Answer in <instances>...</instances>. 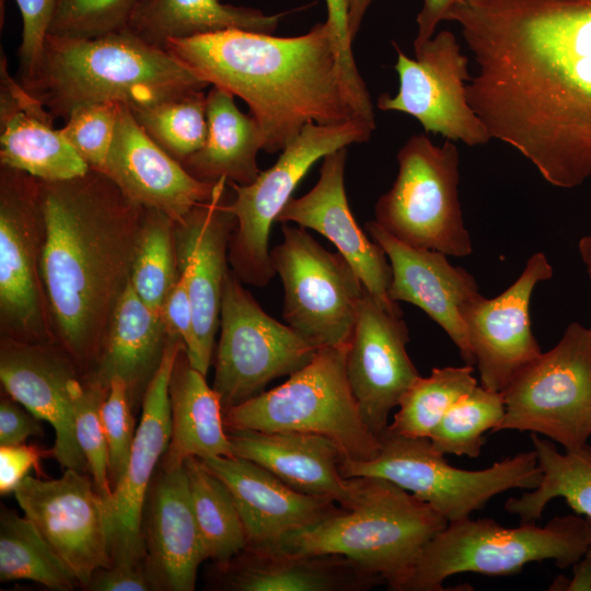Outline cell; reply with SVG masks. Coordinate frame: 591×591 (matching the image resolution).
<instances>
[{"label": "cell", "instance_id": "obj_41", "mask_svg": "<svg viewBox=\"0 0 591 591\" xmlns=\"http://www.w3.org/2000/svg\"><path fill=\"white\" fill-rule=\"evenodd\" d=\"M74 430L78 444L86 460L93 483L108 502L113 489L108 478V451L101 408L108 389L74 378L69 382Z\"/></svg>", "mask_w": 591, "mask_h": 591}, {"label": "cell", "instance_id": "obj_42", "mask_svg": "<svg viewBox=\"0 0 591 591\" xmlns=\"http://www.w3.org/2000/svg\"><path fill=\"white\" fill-rule=\"evenodd\" d=\"M140 0H59L48 34L93 38L128 30Z\"/></svg>", "mask_w": 591, "mask_h": 591}, {"label": "cell", "instance_id": "obj_32", "mask_svg": "<svg viewBox=\"0 0 591 591\" xmlns=\"http://www.w3.org/2000/svg\"><path fill=\"white\" fill-rule=\"evenodd\" d=\"M233 97L216 86L207 93L205 144L182 163L199 181L225 178L228 183L248 185L260 173L256 160L263 150L260 129L251 114L239 109Z\"/></svg>", "mask_w": 591, "mask_h": 591}, {"label": "cell", "instance_id": "obj_53", "mask_svg": "<svg viewBox=\"0 0 591 591\" xmlns=\"http://www.w3.org/2000/svg\"><path fill=\"white\" fill-rule=\"evenodd\" d=\"M373 0H348V22L352 40L355 39L362 19Z\"/></svg>", "mask_w": 591, "mask_h": 591}, {"label": "cell", "instance_id": "obj_43", "mask_svg": "<svg viewBox=\"0 0 591 591\" xmlns=\"http://www.w3.org/2000/svg\"><path fill=\"white\" fill-rule=\"evenodd\" d=\"M121 103L100 102L76 108L60 132L90 169L104 173Z\"/></svg>", "mask_w": 591, "mask_h": 591}, {"label": "cell", "instance_id": "obj_3", "mask_svg": "<svg viewBox=\"0 0 591 591\" xmlns=\"http://www.w3.org/2000/svg\"><path fill=\"white\" fill-rule=\"evenodd\" d=\"M164 48L209 85L247 104L268 153L285 149L308 124L362 120L326 22L293 37L229 30L171 39Z\"/></svg>", "mask_w": 591, "mask_h": 591}, {"label": "cell", "instance_id": "obj_45", "mask_svg": "<svg viewBox=\"0 0 591 591\" xmlns=\"http://www.w3.org/2000/svg\"><path fill=\"white\" fill-rule=\"evenodd\" d=\"M327 20L338 55L339 69L359 117L374 120L373 106L354 59L348 22V0H326Z\"/></svg>", "mask_w": 591, "mask_h": 591}, {"label": "cell", "instance_id": "obj_5", "mask_svg": "<svg viewBox=\"0 0 591 591\" xmlns=\"http://www.w3.org/2000/svg\"><path fill=\"white\" fill-rule=\"evenodd\" d=\"M360 497L351 508L289 536L279 549L345 556L380 576L391 591L415 566L448 520L394 483L358 477Z\"/></svg>", "mask_w": 591, "mask_h": 591}, {"label": "cell", "instance_id": "obj_25", "mask_svg": "<svg viewBox=\"0 0 591 591\" xmlns=\"http://www.w3.org/2000/svg\"><path fill=\"white\" fill-rule=\"evenodd\" d=\"M201 461L230 489L244 523L246 548L279 549L289 536L341 508L329 498L297 491L247 459L213 456Z\"/></svg>", "mask_w": 591, "mask_h": 591}, {"label": "cell", "instance_id": "obj_33", "mask_svg": "<svg viewBox=\"0 0 591 591\" xmlns=\"http://www.w3.org/2000/svg\"><path fill=\"white\" fill-rule=\"evenodd\" d=\"M285 13L224 4L219 0H140L128 30L141 39L164 47L171 39L229 30L273 34Z\"/></svg>", "mask_w": 591, "mask_h": 591}, {"label": "cell", "instance_id": "obj_44", "mask_svg": "<svg viewBox=\"0 0 591 591\" xmlns=\"http://www.w3.org/2000/svg\"><path fill=\"white\" fill-rule=\"evenodd\" d=\"M126 383L114 378L102 404L101 415L108 451V478L112 489L123 477L135 439V420Z\"/></svg>", "mask_w": 591, "mask_h": 591}, {"label": "cell", "instance_id": "obj_52", "mask_svg": "<svg viewBox=\"0 0 591 591\" xmlns=\"http://www.w3.org/2000/svg\"><path fill=\"white\" fill-rule=\"evenodd\" d=\"M572 578L567 591H591V559L584 555L572 565Z\"/></svg>", "mask_w": 591, "mask_h": 591}, {"label": "cell", "instance_id": "obj_27", "mask_svg": "<svg viewBox=\"0 0 591 591\" xmlns=\"http://www.w3.org/2000/svg\"><path fill=\"white\" fill-rule=\"evenodd\" d=\"M234 456L265 467L302 494L325 497L351 508L360 497L358 477L340 473L344 455L329 438L297 431H228Z\"/></svg>", "mask_w": 591, "mask_h": 591}, {"label": "cell", "instance_id": "obj_15", "mask_svg": "<svg viewBox=\"0 0 591 591\" xmlns=\"http://www.w3.org/2000/svg\"><path fill=\"white\" fill-rule=\"evenodd\" d=\"M394 46L398 90L393 96L381 94L378 107L408 114L426 132L439 134L447 140L468 147L486 144L491 138L467 101L468 58L461 53L454 34L439 32L415 49V59Z\"/></svg>", "mask_w": 591, "mask_h": 591}, {"label": "cell", "instance_id": "obj_30", "mask_svg": "<svg viewBox=\"0 0 591 591\" xmlns=\"http://www.w3.org/2000/svg\"><path fill=\"white\" fill-rule=\"evenodd\" d=\"M171 337L161 313L147 305L128 282L114 310L101 355L85 380L108 389L112 379L120 378L134 403L143 396Z\"/></svg>", "mask_w": 591, "mask_h": 591}, {"label": "cell", "instance_id": "obj_35", "mask_svg": "<svg viewBox=\"0 0 591 591\" xmlns=\"http://www.w3.org/2000/svg\"><path fill=\"white\" fill-rule=\"evenodd\" d=\"M207 559L224 564L247 547L243 520L228 486L195 456L184 462Z\"/></svg>", "mask_w": 591, "mask_h": 591}, {"label": "cell", "instance_id": "obj_16", "mask_svg": "<svg viewBox=\"0 0 591 591\" xmlns=\"http://www.w3.org/2000/svg\"><path fill=\"white\" fill-rule=\"evenodd\" d=\"M14 496L80 586L112 565L107 501L84 472L66 468L46 479L27 475Z\"/></svg>", "mask_w": 591, "mask_h": 591}, {"label": "cell", "instance_id": "obj_2", "mask_svg": "<svg viewBox=\"0 0 591 591\" xmlns=\"http://www.w3.org/2000/svg\"><path fill=\"white\" fill-rule=\"evenodd\" d=\"M42 277L58 345L86 374L126 289L144 208L104 173L42 181Z\"/></svg>", "mask_w": 591, "mask_h": 591}, {"label": "cell", "instance_id": "obj_40", "mask_svg": "<svg viewBox=\"0 0 591 591\" xmlns=\"http://www.w3.org/2000/svg\"><path fill=\"white\" fill-rule=\"evenodd\" d=\"M503 416L502 392L477 384L448 410L429 439L443 455L475 459L482 453L484 433L488 430L493 432Z\"/></svg>", "mask_w": 591, "mask_h": 591}, {"label": "cell", "instance_id": "obj_1", "mask_svg": "<svg viewBox=\"0 0 591 591\" xmlns=\"http://www.w3.org/2000/svg\"><path fill=\"white\" fill-rule=\"evenodd\" d=\"M475 62L467 101L490 138L526 158L551 185L591 176V0H463Z\"/></svg>", "mask_w": 591, "mask_h": 591}, {"label": "cell", "instance_id": "obj_20", "mask_svg": "<svg viewBox=\"0 0 591 591\" xmlns=\"http://www.w3.org/2000/svg\"><path fill=\"white\" fill-rule=\"evenodd\" d=\"M408 341L403 316L385 311L366 290L346 350V374L360 414L378 438L391 410L420 376L406 351Z\"/></svg>", "mask_w": 591, "mask_h": 591}, {"label": "cell", "instance_id": "obj_31", "mask_svg": "<svg viewBox=\"0 0 591 591\" xmlns=\"http://www.w3.org/2000/svg\"><path fill=\"white\" fill-rule=\"evenodd\" d=\"M169 394L171 438L161 467L181 466L192 456H234L220 396L190 364L185 346L175 358Z\"/></svg>", "mask_w": 591, "mask_h": 591}, {"label": "cell", "instance_id": "obj_24", "mask_svg": "<svg viewBox=\"0 0 591 591\" xmlns=\"http://www.w3.org/2000/svg\"><path fill=\"white\" fill-rule=\"evenodd\" d=\"M104 174L129 200L159 210L174 222L207 201L216 184L188 173L147 135L125 104L119 107Z\"/></svg>", "mask_w": 591, "mask_h": 591}, {"label": "cell", "instance_id": "obj_23", "mask_svg": "<svg viewBox=\"0 0 591 591\" xmlns=\"http://www.w3.org/2000/svg\"><path fill=\"white\" fill-rule=\"evenodd\" d=\"M366 227L389 258L391 300L421 309L448 334L464 362L475 366L461 313L465 303L480 294L475 278L464 268L452 265L441 252L405 244L375 221L368 222Z\"/></svg>", "mask_w": 591, "mask_h": 591}, {"label": "cell", "instance_id": "obj_4", "mask_svg": "<svg viewBox=\"0 0 591 591\" xmlns=\"http://www.w3.org/2000/svg\"><path fill=\"white\" fill-rule=\"evenodd\" d=\"M18 80L54 118L65 119L88 104L116 102L134 109L209 85L166 48L129 30L93 38L48 34L32 71Z\"/></svg>", "mask_w": 591, "mask_h": 591}, {"label": "cell", "instance_id": "obj_29", "mask_svg": "<svg viewBox=\"0 0 591 591\" xmlns=\"http://www.w3.org/2000/svg\"><path fill=\"white\" fill-rule=\"evenodd\" d=\"M54 117L0 61V165L23 171L44 182L84 175L89 165L73 150Z\"/></svg>", "mask_w": 591, "mask_h": 591}, {"label": "cell", "instance_id": "obj_56", "mask_svg": "<svg viewBox=\"0 0 591 591\" xmlns=\"http://www.w3.org/2000/svg\"><path fill=\"white\" fill-rule=\"evenodd\" d=\"M586 518V517H584ZM589 526V543L586 555L591 559V519L586 518Z\"/></svg>", "mask_w": 591, "mask_h": 591}, {"label": "cell", "instance_id": "obj_37", "mask_svg": "<svg viewBox=\"0 0 591 591\" xmlns=\"http://www.w3.org/2000/svg\"><path fill=\"white\" fill-rule=\"evenodd\" d=\"M476 385L474 366L433 368L404 394L385 430L429 439L448 410Z\"/></svg>", "mask_w": 591, "mask_h": 591}, {"label": "cell", "instance_id": "obj_8", "mask_svg": "<svg viewBox=\"0 0 591 591\" xmlns=\"http://www.w3.org/2000/svg\"><path fill=\"white\" fill-rule=\"evenodd\" d=\"M380 443L379 454L370 461L343 460L341 475L390 480L429 505L448 522L470 518L507 490L534 489L542 479L534 449L484 470L467 471L452 466L428 438L385 430Z\"/></svg>", "mask_w": 591, "mask_h": 591}, {"label": "cell", "instance_id": "obj_55", "mask_svg": "<svg viewBox=\"0 0 591 591\" xmlns=\"http://www.w3.org/2000/svg\"><path fill=\"white\" fill-rule=\"evenodd\" d=\"M568 583L569 579H567L565 576H558L548 589L553 591H567Z\"/></svg>", "mask_w": 591, "mask_h": 591}, {"label": "cell", "instance_id": "obj_49", "mask_svg": "<svg viewBox=\"0 0 591 591\" xmlns=\"http://www.w3.org/2000/svg\"><path fill=\"white\" fill-rule=\"evenodd\" d=\"M40 419L7 394L0 402V447L23 443L27 438L40 436Z\"/></svg>", "mask_w": 591, "mask_h": 591}, {"label": "cell", "instance_id": "obj_14", "mask_svg": "<svg viewBox=\"0 0 591 591\" xmlns=\"http://www.w3.org/2000/svg\"><path fill=\"white\" fill-rule=\"evenodd\" d=\"M241 282L229 270L222 292L212 387L223 410L259 395L273 380L305 367L318 350L289 325L268 315Z\"/></svg>", "mask_w": 591, "mask_h": 591}, {"label": "cell", "instance_id": "obj_19", "mask_svg": "<svg viewBox=\"0 0 591 591\" xmlns=\"http://www.w3.org/2000/svg\"><path fill=\"white\" fill-rule=\"evenodd\" d=\"M553 266L543 252L533 254L518 279L487 299L478 294L462 306L468 341L485 389L502 392L541 354L530 322L535 286L551 279Z\"/></svg>", "mask_w": 591, "mask_h": 591}, {"label": "cell", "instance_id": "obj_28", "mask_svg": "<svg viewBox=\"0 0 591 591\" xmlns=\"http://www.w3.org/2000/svg\"><path fill=\"white\" fill-rule=\"evenodd\" d=\"M215 569L216 586L231 591H364L385 584L380 576L335 554L245 548Z\"/></svg>", "mask_w": 591, "mask_h": 591}, {"label": "cell", "instance_id": "obj_39", "mask_svg": "<svg viewBox=\"0 0 591 591\" xmlns=\"http://www.w3.org/2000/svg\"><path fill=\"white\" fill-rule=\"evenodd\" d=\"M205 91L134 108L135 119L172 158L183 163L205 144L208 134Z\"/></svg>", "mask_w": 591, "mask_h": 591}, {"label": "cell", "instance_id": "obj_18", "mask_svg": "<svg viewBox=\"0 0 591 591\" xmlns=\"http://www.w3.org/2000/svg\"><path fill=\"white\" fill-rule=\"evenodd\" d=\"M225 178L216 182L211 197L175 222L178 273L190 299L198 347L196 369L207 375L218 328L229 245L236 220L229 209L232 199Z\"/></svg>", "mask_w": 591, "mask_h": 591}, {"label": "cell", "instance_id": "obj_46", "mask_svg": "<svg viewBox=\"0 0 591 591\" xmlns=\"http://www.w3.org/2000/svg\"><path fill=\"white\" fill-rule=\"evenodd\" d=\"M22 18V42L19 48V77L27 76L42 53L44 42L59 0H15ZM3 23V0H0V24Z\"/></svg>", "mask_w": 591, "mask_h": 591}, {"label": "cell", "instance_id": "obj_22", "mask_svg": "<svg viewBox=\"0 0 591 591\" xmlns=\"http://www.w3.org/2000/svg\"><path fill=\"white\" fill-rule=\"evenodd\" d=\"M346 159V148L324 157L317 183L303 196L292 197L276 221L294 222L327 237L380 305L403 316L398 303L389 297L392 279L389 258L383 248L360 229L350 211L345 190Z\"/></svg>", "mask_w": 591, "mask_h": 591}, {"label": "cell", "instance_id": "obj_48", "mask_svg": "<svg viewBox=\"0 0 591 591\" xmlns=\"http://www.w3.org/2000/svg\"><path fill=\"white\" fill-rule=\"evenodd\" d=\"M46 453L34 445L15 444L0 447V493H14L15 488L38 465Z\"/></svg>", "mask_w": 591, "mask_h": 591}, {"label": "cell", "instance_id": "obj_6", "mask_svg": "<svg viewBox=\"0 0 591 591\" xmlns=\"http://www.w3.org/2000/svg\"><path fill=\"white\" fill-rule=\"evenodd\" d=\"M588 543V522L580 514L515 528L470 517L449 522L427 543L398 591H443L444 580L456 573L511 576L534 561L554 560L565 569L586 555Z\"/></svg>", "mask_w": 591, "mask_h": 591}, {"label": "cell", "instance_id": "obj_50", "mask_svg": "<svg viewBox=\"0 0 591 591\" xmlns=\"http://www.w3.org/2000/svg\"><path fill=\"white\" fill-rule=\"evenodd\" d=\"M88 589L94 591H148L154 590L144 565L113 564L99 569Z\"/></svg>", "mask_w": 591, "mask_h": 591}, {"label": "cell", "instance_id": "obj_36", "mask_svg": "<svg viewBox=\"0 0 591 591\" xmlns=\"http://www.w3.org/2000/svg\"><path fill=\"white\" fill-rule=\"evenodd\" d=\"M0 580H31L55 591L79 584L35 524L11 509L0 517Z\"/></svg>", "mask_w": 591, "mask_h": 591}, {"label": "cell", "instance_id": "obj_51", "mask_svg": "<svg viewBox=\"0 0 591 591\" xmlns=\"http://www.w3.org/2000/svg\"><path fill=\"white\" fill-rule=\"evenodd\" d=\"M463 0H424L421 10L417 15V35L414 40V50L432 38L440 22L450 21L452 11Z\"/></svg>", "mask_w": 591, "mask_h": 591}, {"label": "cell", "instance_id": "obj_9", "mask_svg": "<svg viewBox=\"0 0 591 591\" xmlns=\"http://www.w3.org/2000/svg\"><path fill=\"white\" fill-rule=\"evenodd\" d=\"M398 172L374 206L375 222L401 242L447 256L472 254L459 200V151L414 135L397 153Z\"/></svg>", "mask_w": 591, "mask_h": 591}, {"label": "cell", "instance_id": "obj_54", "mask_svg": "<svg viewBox=\"0 0 591 591\" xmlns=\"http://www.w3.org/2000/svg\"><path fill=\"white\" fill-rule=\"evenodd\" d=\"M578 251L587 274L591 280V233L583 235L578 242Z\"/></svg>", "mask_w": 591, "mask_h": 591}, {"label": "cell", "instance_id": "obj_11", "mask_svg": "<svg viewBox=\"0 0 591 591\" xmlns=\"http://www.w3.org/2000/svg\"><path fill=\"white\" fill-rule=\"evenodd\" d=\"M502 394L505 416L493 432L531 431L565 450L586 445L591 437V328L570 323Z\"/></svg>", "mask_w": 591, "mask_h": 591}, {"label": "cell", "instance_id": "obj_17", "mask_svg": "<svg viewBox=\"0 0 591 591\" xmlns=\"http://www.w3.org/2000/svg\"><path fill=\"white\" fill-rule=\"evenodd\" d=\"M183 346L176 337L166 344L162 361L142 396L140 422L125 473L107 502L112 565H144L143 508L154 470L171 438L169 385Z\"/></svg>", "mask_w": 591, "mask_h": 591}, {"label": "cell", "instance_id": "obj_21", "mask_svg": "<svg viewBox=\"0 0 591 591\" xmlns=\"http://www.w3.org/2000/svg\"><path fill=\"white\" fill-rule=\"evenodd\" d=\"M79 368L58 344L1 336L0 380L7 394L55 431L53 455L62 468L89 472L78 444L69 382Z\"/></svg>", "mask_w": 591, "mask_h": 591}, {"label": "cell", "instance_id": "obj_34", "mask_svg": "<svg viewBox=\"0 0 591 591\" xmlns=\"http://www.w3.org/2000/svg\"><path fill=\"white\" fill-rule=\"evenodd\" d=\"M542 479L538 486L511 497L505 503L509 513L517 514L521 523L536 522L547 503L564 498L571 509L591 519V447L565 450L560 453L547 439L532 433Z\"/></svg>", "mask_w": 591, "mask_h": 591}, {"label": "cell", "instance_id": "obj_47", "mask_svg": "<svg viewBox=\"0 0 591 591\" xmlns=\"http://www.w3.org/2000/svg\"><path fill=\"white\" fill-rule=\"evenodd\" d=\"M161 315L170 336L179 338L184 343L187 358L196 369L198 347L194 313L185 281L181 275L163 302Z\"/></svg>", "mask_w": 591, "mask_h": 591}, {"label": "cell", "instance_id": "obj_38", "mask_svg": "<svg viewBox=\"0 0 591 591\" xmlns=\"http://www.w3.org/2000/svg\"><path fill=\"white\" fill-rule=\"evenodd\" d=\"M174 228L175 222L170 217L144 208L129 283L139 298L159 313L179 276Z\"/></svg>", "mask_w": 591, "mask_h": 591}, {"label": "cell", "instance_id": "obj_7", "mask_svg": "<svg viewBox=\"0 0 591 591\" xmlns=\"http://www.w3.org/2000/svg\"><path fill=\"white\" fill-rule=\"evenodd\" d=\"M347 348L317 350L279 386L223 410L227 431H297L332 439L344 460L370 461L380 451L364 422L346 374Z\"/></svg>", "mask_w": 591, "mask_h": 591}, {"label": "cell", "instance_id": "obj_10", "mask_svg": "<svg viewBox=\"0 0 591 591\" xmlns=\"http://www.w3.org/2000/svg\"><path fill=\"white\" fill-rule=\"evenodd\" d=\"M374 127L352 119L334 125L308 124L273 166L248 185L228 183L234 192L229 209L236 225L229 245L232 271L244 283L265 287L275 276L268 250L271 224L308 171L327 154L366 142Z\"/></svg>", "mask_w": 591, "mask_h": 591}, {"label": "cell", "instance_id": "obj_13", "mask_svg": "<svg viewBox=\"0 0 591 591\" xmlns=\"http://www.w3.org/2000/svg\"><path fill=\"white\" fill-rule=\"evenodd\" d=\"M42 181L0 170V325L2 336L58 344L42 277Z\"/></svg>", "mask_w": 591, "mask_h": 591}, {"label": "cell", "instance_id": "obj_12", "mask_svg": "<svg viewBox=\"0 0 591 591\" xmlns=\"http://www.w3.org/2000/svg\"><path fill=\"white\" fill-rule=\"evenodd\" d=\"M281 230L270 257L283 287V320L316 349L347 348L366 292L359 276L304 228L282 223Z\"/></svg>", "mask_w": 591, "mask_h": 591}, {"label": "cell", "instance_id": "obj_26", "mask_svg": "<svg viewBox=\"0 0 591 591\" xmlns=\"http://www.w3.org/2000/svg\"><path fill=\"white\" fill-rule=\"evenodd\" d=\"M144 567L154 590L193 591L207 560L184 464L163 468L149 489Z\"/></svg>", "mask_w": 591, "mask_h": 591}]
</instances>
